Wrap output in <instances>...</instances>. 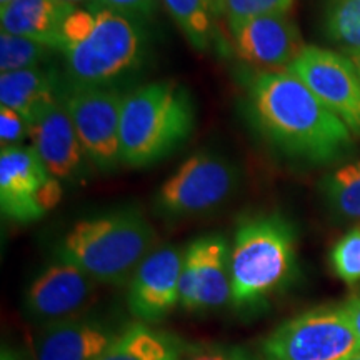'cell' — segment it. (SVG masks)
<instances>
[{
	"mask_svg": "<svg viewBox=\"0 0 360 360\" xmlns=\"http://www.w3.org/2000/svg\"><path fill=\"white\" fill-rule=\"evenodd\" d=\"M27 137H30V127L19 112L0 107V142L2 147L20 146Z\"/></svg>",
	"mask_w": 360,
	"mask_h": 360,
	"instance_id": "obj_27",
	"label": "cell"
},
{
	"mask_svg": "<svg viewBox=\"0 0 360 360\" xmlns=\"http://www.w3.org/2000/svg\"><path fill=\"white\" fill-rule=\"evenodd\" d=\"M349 58L354 62V65L357 67V70H359V74H360V56H352V57H349Z\"/></svg>",
	"mask_w": 360,
	"mask_h": 360,
	"instance_id": "obj_33",
	"label": "cell"
},
{
	"mask_svg": "<svg viewBox=\"0 0 360 360\" xmlns=\"http://www.w3.org/2000/svg\"><path fill=\"white\" fill-rule=\"evenodd\" d=\"M250 122L294 159L328 164L354 146V134L290 70H259L245 84Z\"/></svg>",
	"mask_w": 360,
	"mask_h": 360,
	"instance_id": "obj_1",
	"label": "cell"
},
{
	"mask_svg": "<svg viewBox=\"0 0 360 360\" xmlns=\"http://www.w3.org/2000/svg\"><path fill=\"white\" fill-rule=\"evenodd\" d=\"M51 177L34 147H2L0 207L4 217L20 224L42 219L35 205V195Z\"/></svg>",
	"mask_w": 360,
	"mask_h": 360,
	"instance_id": "obj_13",
	"label": "cell"
},
{
	"mask_svg": "<svg viewBox=\"0 0 360 360\" xmlns=\"http://www.w3.org/2000/svg\"><path fill=\"white\" fill-rule=\"evenodd\" d=\"M321 188L332 217L340 222L360 224V160L326 175Z\"/></svg>",
	"mask_w": 360,
	"mask_h": 360,
	"instance_id": "obj_20",
	"label": "cell"
},
{
	"mask_svg": "<svg viewBox=\"0 0 360 360\" xmlns=\"http://www.w3.org/2000/svg\"><path fill=\"white\" fill-rule=\"evenodd\" d=\"M294 264V232L285 219L272 214L244 220L231 247L232 305L262 302L289 281Z\"/></svg>",
	"mask_w": 360,
	"mask_h": 360,
	"instance_id": "obj_5",
	"label": "cell"
},
{
	"mask_svg": "<svg viewBox=\"0 0 360 360\" xmlns=\"http://www.w3.org/2000/svg\"><path fill=\"white\" fill-rule=\"evenodd\" d=\"M323 25L345 56H360V0H327Z\"/></svg>",
	"mask_w": 360,
	"mask_h": 360,
	"instance_id": "obj_22",
	"label": "cell"
},
{
	"mask_svg": "<svg viewBox=\"0 0 360 360\" xmlns=\"http://www.w3.org/2000/svg\"><path fill=\"white\" fill-rule=\"evenodd\" d=\"M122 330L124 327L82 315L42 327L35 340L34 360H97Z\"/></svg>",
	"mask_w": 360,
	"mask_h": 360,
	"instance_id": "obj_15",
	"label": "cell"
},
{
	"mask_svg": "<svg viewBox=\"0 0 360 360\" xmlns=\"http://www.w3.org/2000/svg\"><path fill=\"white\" fill-rule=\"evenodd\" d=\"M360 342L342 305L309 310L283 322L262 344V360H347Z\"/></svg>",
	"mask_w": 360,
	"mask_h": 360,
	"instance_id": "obj_7",
	"label": "cell"
},
{
	"mask_svg": "<svg viewBox=\"0 0 360 360\" xmlns=\"http://www.w3.org/2000/svg\"><path fill=\"white\" fill-rule=\"evenodd\" d=\"M72 11L56 0H13L0 8L4 32L42 42L60 52L62 25Z\"/></svg>",
	"mask_w": 360,
	"mask_h": 360,
	"instance_id": "obj_17",
	"label": "cell"
},
{
	"mask_svg": "<svg viewBox=\"0 0 360 360\" xmlns=\"http://www.w3.org/2000/svg\"><path fill=\"white\" fill-rule=\"evenodd\" d=\"M160 0H97L96 8H107L139 22L150 20L155 15Z\"/></svg>",
	"mask_w": 360,
	"mask_h": 360,
	"instance_id": "obj_28",
	"label": "cell"
},
{
	"mask_svg": "<svg viewBox=\"0 0 360 360\" xmlns=\"http://www.w3.org/2000/svg\"><path fill=\"white\" fill-rule=\"evenodd\" d=\"M57 4L64 6L70 11H75V8H96L97 0H56Z\"/></svg>",
	"mask_w": 360,
	"mask_h": 360,
	"instance_id": "obj_31",
	"label": "cell"
},
{
	"mask_svg": "<svg viewBox=\"0 0 360 360\" xmlns=\"http://www.w3.org/2000/svg\"><path fill=\"white\" fill-rule=\"evenodd\" d=\"M287 70L302 80L350 132L360 135V74L345 53L305 45Z\"/></svg>",
	"mask_w": 360,
	"mask_h": 360,
	"instance_id": "obj_9",
	"label": "cell"
},
{
	"mask_svg": "<svg viewBox=\"0 0 360 360\" xmlns=\"http://www.w3.org/2000/svg\"><path fill=\"white\" fill-rule=\"evenodd\" d=\"M56 49L37 40L0 32V74L47 65Z\"/></svg>",
	"mask_w": 360,
	"mask_h": 360,
	"instance_id": "obj_23",
	"label": "cell"
},
{
	"mask_svg": "<svg viewBox=\"0 0 360 360\" xmlns=\"http://www.w3.org/2000/svg\"><path fill=\"white\" fill-rule=\"evenodd\" d=\"M292 4L294 0H224L222 13L233 32L255 17L289 13Z\"/></svg>",
	"mask_w": 360,
	"mask_h": 360,
	"instance_id": "obj_24",
	"label": "cell"
},
{
	"mask_svg": "<svg viewBox=\"0 0 360 360\" xmlns=\"http://www.w3.org/2000/svg\"><path fill=\"white\" fill-rule=\"evenodd\" d=\"M157 233L141 210L117 209L74 224L57 247V259L110 285L129 283L143 259L157 249Z\"/></svg>",
	"mask_w": 360,
	"mask_h": 360,
	"instance_id": "obj_3",
	"label": "cell"
},
{
	"mask_svg": "<svg viewBox=\"0 0 360 360\" xmlns=\"http://www.w3.org/2000/svg\"><path fill=\"white\" fill-rule=\"evenodd\" d=\"M180 305L186 310L199 309V250L195 240L184 249L182 270H180Z\"/></svg>",
	"mask_w": 360,
	"mask_h": 360,
	"instance_id": "obj_26",
	"label": "cell"
},
{
	"mask_svg": "<svg viewBox=\"0 0 360 360\" xmlns=\"http://www.w3.org/2000/svg\"><path fill=\"white\" fill-rule=\"evenodd\" d=\"M64 90L60 74L52 65L0 74V102L19 112L29 127L51 107L62 102Z\"/></svg>",
	"mask_w": 360,
	"mask_h": 360,
	"instance_id": "obj_16",
	"label": "cell"
},
{
	"mask_svg": "<svg viewBox=\"0 0 360 360\" xmlns=\"http://www.w3.org/2000/svg\"><path fill=\"white\" fill-rule=\"evenodd\" d=\"M147 49L143 22L107 8H75L62 25L70 84L114 85L143 64Z\"/></svg>",
	"mask_w": 360,
	"mask_h": 360,
	"instance_id": "obj_2",
	"label": "cell"
},
{
	"mask_svg": "<svg viewBox=\"0 0 360 360\" xmlns=\"http://www.w3.org/2000/svg\"><path fill=\"white\" fill-rule=\"evenodd\" d=\"M347 360H360V350H359V352H357V354H354V355H352V357H349Z\"/></svg>",
	"mask_w": 360,
	"mask_h": 360,
	"instance_id": "obj_35",
	"label": "cell"
},
{
	"mask_svg": "<svg viewBox=\"0 0 360 360\" xmlns=\"http://www.w3.org/2000/svg\"><path fill=\"white\" fill-rule=\"evenodd\" d=\"M187 345L169 332L132 322L97 360H184Z\"/></svg>",
	"mask_w": 360,
	"mask_h": 360,
	"instance_id": "obj_19",
	"label": "cell"
},
{
	"mask_svg": "<svg viewBox=\"0 0 360 360\" xmlns=\"http://www.w3.org/2000/svg\"><path fill=\"white\" fill-rule=\"evenodd\" d=\"M96 283L77 265L57 259L27 287V314L42 327L77 319L92 299Z\"/></svg>",
	"mask_w": 360,
	"mask_h": 360,
	"instance_id": "obj_10",
	"label": "cell"
},
{
	"mask_svg": "<svg viewBox=\"0 0 360 360\" xmlns=\"http://www.w3.org/2000/svg\"><path fill=\"white\" fill-rule=\"evenodd\" d=\"M0 360H27V359L22 357L17 350H13L11 347H4L2 354H0Z\"/></svg>",
	"mask_w": 360,
	"mask_h": 360,
	"instance_id": "obj_32",
	"label": "cell"
},
{
	"mask_svg": "<svg viewBox=\"0 0 360 360\" xmlns=\"http://www.w3.org/2000/svg\"><path fill=\"white\" fill-rule=\"evenodd\" d=\"M160 4L197 52H207L212 47V0H160Z\"/></svg>",
	"mask_w": 360,
	"mask_h": 360,
	"instance_id": "obj_21",
	"label": "cell"
},
{
	"mask_svg": "<svg viewBox=\"0 0 360 360\" xmlns=\"http://www.w3.org/2000/svg\"><path fill=\"white\" fill-rule=\"evenodd\" d=\"M30 141L47 172L57 180H77L84 174L85 155L79 135L62 102L30 125Z\"/></svg>",
	"mask_w": 360,
	"mask_h": 360,
	"instance_id": "obj_14",
	"label": "cell"
},
{
	"mask_svg": "<svg viewBox=\"0 0 360 360\" xmlns=\"http://www.w3.org/2000/svg\"><path fill=\"white\" fill-rule=\"evenodd\" d=\"M232 34L237 57L267 70L289 69L305 47L295 22L287 13L255 17Z\"/></svg>",
	"mask_w": 360,
	"mask_h": 360,
	"instance_id": "obj_12",
	"label": "cell"
},
{
	"mask_svg": "<svg viewBox=\"0 0 360 360\" xmlns=\"http://www.w3.org/2000/svg\"><path fill=\"white\" fill-rule=\"evenodd\" d=\"M345 315H347L350 326H352L355 335L360 342V294H354L342 304Z\"/></svg>",
	"mask_w": 360,
	"mask_h": 360,
	"instance_id": "obj_30",
	"label": "cell"
},
{
	"mask_svg": "<svg viewBox=\"0 0 360 360\" xmlns=\"http://www.w3.org/2000/svg\"><path fill=\"white\" fill-rule=\"evenodd\" d=\"M13 0H0V8H4V7H7L8 4H12Z\"/></svg>",
	"mask_w": 360,
	"mask_h": 360,
	"instance_id": "obj_34",
	"label": "cell"
},
{
	"mask_svg": "<svg viewBox=\"0 0 360 360\" xmlns=\"http://www.w3.org/2000/svg\"><path fill=\"white\" fill-rule=\"evenodd\" d=\"M187 360H250L237 347H210L191 355Z\"/></svg>",
	"mask_w": 360,
	"mask_h": 360,
	"instance_id": "obj_29",
	"label": "cell"
},
{
	"mask_svg": "<svg viewBox=\"0 0 360 360\" xmlns=\"http://www.w3.org/2000/svg\"><path fill=\"white\" fill-rule=\"evenodd\" d=\"M184 250L157 247L143 259L129 282V310L143 323H155L180 305V270Z\"/></svg>",
	"mask_w": 360,
	"mask_h": 360,
	"instance_id": "obj_11",
	"label": "cell"
},
{
	"mask_svg": "<svg viewBox=\"0 0 360 360\" xmlns=\"http://www.w3.org/2000/svg\"><path fill=\"white\" fill-rule=\"evenodd\" d=\"M238 182V169L227 157L209 150L195 152L162 184L154 209L164 219L210 212L231 199Z\"/></svg>",
	"mask_w": 360,
	"mask_h": 360,
	"instance_id": "obj_6",
	"label": "cell"
},
{
	"mask_svg": "<svg viewBox=\"0 0 360 360\" xmlns=\"http://www.w3.org/2000/svg\"><path fill=\"white\" fill-rule=\"evenodd\" d=\"M335 276L347 283L360 282V225L349 231L330 252Z\"/></svg>",
	"mask_w": 360,
	"mask_h": 360,
	"instance_id": "obj_25",
	"label": "cell"
},
{
	"mask_svg": "<svg viewBox=\"0 0 360 360\" xmlns=\"http://www.w3.org/2000/svg\"><path fill=\"white\" fill-rule=\"evenodd\" d=\"M195 127L191 92L172 80L130 90L120 115V164L148 167L187 142Z\"/></svg>",
	"mask_w": 360,
	"mask_h": 360,
	"instance_id": "obj_4",
	"label": "cell"
},
{
	"mask_svg": "<svg viewBox=\"0 0 360 360\" xmlns=\"http://www.w3.org/2000/svg\"><path fill=\"white\" fill-rule=\"evenodd\" d=\"M124 96L112 85L70 84L64 90L65 107L87 160L110 172L120 164V115Z\"/></svg>",
	"mask_w": 360,
	"mask_h": 360,
	"instance_id": "obj_8",
	"label": "cell"
},
{
	"mask_svg": "<svg viewBox=\"0 0 360 360\" xmlns=\"http://www.w3.org/2000/svg\"><path fill=\"white\" fill-rule=\"evenodd\" d=\"M199 250V309L214 310L232 304L231 247L220 236L195 238Z\"/></svg>",
	"mask_w": 360,
	"mask_h": 360,
	"instance_id": "obj_18",
	"label": "cell"
}]
</instances>
